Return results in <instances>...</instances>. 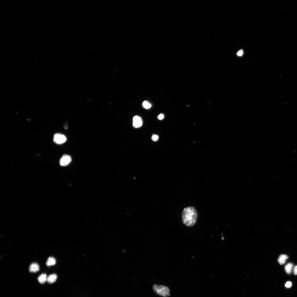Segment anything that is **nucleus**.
<instances>
[{
  "label": "nucleus",
  "instance_id": "obj_9",
  "mask_svg": "<svg viewBox=\"0 0 297 297\" xmlns=\"http://www.w3.org/2000/svg\"><path fill=\"white\" fill-rule=\"evenodd\" d=\"M294 265L293 263H288L285 266V271L288 274H290L292 272L294 268Z\"/></svg>",
  "mask_w": 297,
  "mask_h": 297
},
{
  "label": "nucleus",
  "instance_id": "obj_13",
  "mask_svg": "<svg viewBox=\"0 0 297 297\" xmlns=\"http://www.w3.org/2000/svg\"><path fill=\"white\" fill-rule=\"evenodd\" d=\"M159 137L157 135H154L153 136L152 139L153 141H156L159 139Z\"/></svg>",
  "mask_w": 297,
  "mask_h": 297
},
{
  "label": "nucleus",
  "instance_id": "obj_7",
  "mask_svg": "<svg viewBox=\"0 0 297 297\" xmlns=\"http://www.w3.org/2000/svg\"><path fill=\"white\" fill-rule=\"evenodd\" d=\"M57 278V275L56 274H51L47 277V282L49 283H53L56 281Z\"/></svg>",
  "mask_w": 297,
  "mask_h": 297
},
{
  "label": "nucleus",
  "instance_id": "obj_11",
  "mask_svg": "<svg viewBox=\"0 0 297 297\" xmlns=\"http://www.w3.org/2000/svg\"><path fill=\"white\" fill-rule=\"evenodd\" d=\"M47 278L46 274L45 273H43L40 275L38 278L37 279L40 283L41 284H43L47 281Z\"/></svg>",
  "mask_w": 297,
  "mask_h": 297
},
{
  "label": "nucleus",
  "instance_id": "obj_1",
  "mask_svg": "<svg viewBox=\"0 0 297 297\" xmlns=\"http://www.w3.org/2000/svg\"><path fill=\"white\" fill-rule=\"evenodd\" d=\"M198 216L195 208L192 207H186L183 210L182 213L183 222L187 226H192L196 224Z\"/></svg>",
  "mask_w": 297,
  "mask_h": 297
},
{
  "label": "nucleus",
  "instance_id": "obj_18",
  "mask_svg": "<svg viewBox=\"0 0 297 297\" xmlns=\"http://www.w3.org/2000/svg\"><path fill=\"white\" fill-rule=\"evenodd\" d=\"M64 128L66 129H67V125H66V124H65V125H64Z\"/></svg>",
  "mask_w": 297,
  "mask_h": 297
},
{
  "label": "nucleus",
  "instance_id": "obj_16",
  "mask_svg": "<svg viewBox=\"0 0 297 297\" xmlns=\"http://www.w3.org/2000/svg\"><path fill=\"white\" fill-rule=\"evenodd\" d=\"M158 117L159 120H161L164 118V115L163 114H161L159 115Z\"/></svg>",
  "mask_w": 297,
  "mask_h": 297
},
{
  "label": "nucleus",
  "instance_id": "obj_5",
  "mask_svg": "<svg viewBox=\"0 0 297 297\" xmlns=\"http://www.w3.org/2000/svg\"><path fill=\"white\" fill-rule=\"evenodd\" d=\"M143 122L142 119L138 116H135L133 119V125L136 128L141 127L142 125Z\"/></svg>",
  "mask_w": 297,
  "mask_h": 297
},
{
  "label": "nucleus",
  "instance_id": "obj_14",
  "mask_svg": "<svg viewBox=\"0 0 297 297\" xmlns=\"http://www.w3.org/2000/svg\"><path fill=\"white\" fill-rule=\"evenodd\" d=\"M285 285L286 288H289L291 287L292 285V283L291 282H288L285 283Z\"/></svg>",
  "mask_w": 297,
  "mask_h": 297
},
{
  "label": "nucleus",
  "instance_id": "obj_8",
  "mask_svg": "<svg viewBox=\"0 0 297 297\" xmlns=\"http://www.w3.org/2000/svg\"><path fill=\"white\" fill-rule=\"evenodd\" d=\"M288 258V257L287 255L282 254L279 256L278 261L279 264L281 265H283L285 263Z\"/></svg>",
  "mask_w": 297,
  "mask_h": 297
},
{
  "label": "nucleus",
  "instance_id": "obj_15",
  "mask_svg": "<svg viewBox=\"0 0 297 297\" xmlns=\"http://www.w3.org/2000/svg\"><path fill=\"white\" fill-rule=\"evenodd\" d=\"M243 51L242 50L239 51L237 53V55L239 56H242V55H243Z\"/></svg>",
  "mask_w": 297,
  "mask_h": 297
},
{
  "label": "nucleus",
  "instance_id": "obj_6",
  "mask_svg": "<svg viewBox=\"0 0 297 297\" xmlns=\"http://www.w3.org/2000/svg\"><path fill=\"white\" fill-rule=\"evenodd\" d=\"M40 270V266L37 263L34 262L31 264L29 267V271L31 273H36Z\"/></svg>",
  "mask_w": 297,
  "mask_h": 297
},
{
  "label": "nucleus",
  "instance_id": "obj_12",
  "mask_svg": "<svg viewBox=\"0 0 297 297\" xmlns=\"http://www.w3.org/2000/svg\"><path fill=\"white\" fill-rule=\"evenodd\" d=\"M143 106L145 109H148L152 107V105L147 101H144L143 103Z\"/></svg>",
  "mask_w": 297,
  "mask_h": 297
},
{
  "label": "nucleus",
  "instance_id": "obj_4",
  "mask_svg": "<svg viewBox=\"0 0 297 297\" xmlns=\"http://www.w3.org/2000/svg\"><path fill=\"white\" fill-rule=\"evenodd\" d=\"M71 161L72 158L71 156L68 155H64L61 158L59 163L62 166H66L71 163Z\"/></svg>",
  "mask_w": 297,
  "mask_h": 297
},
{
  "label": "nucleus",
  "instance_id": "obj_10",
  "mask_svg": "<svg viewBox=\"0 0 297 297\" xmlns=\"http://www.w3.org/2000/svg\"><path fill=\"white\" fill-rule=\"evenodd\" d=\"M56 263V260L53 257H48L46 262L47 266H50L54 265Z\"/></svg>",
  "mask_w": 297,
  "mask_h": 297
},
{
  "label": "nucleus",
  "instance_id": "obj_2",
  "mask_svg": "<svg viewBox=\"0 0 297 297\" xmlns=\"http://www.w3.org/2000/svg\"><path fill=\"white\" fill-rule=\"evenodd\" d=\"M153 289L154 292L159 295L164 297H167L170 295V289L166 286L154 285L153 286Z\"/></svg>",
  "mask_w": 297,
  "mask_h": 297
},
{
  "label": "nucleus",
  "instance_id": "obj_17",
  "mask_svg": "<svg viewBox=\"0 0 297 297\" xmlns=\"http://www.w3.org/2000/svg\"><path fill=\"white\" fill-rule=\"evenodd\" d=\"M293 273L295 275H297V265L294 268Z\"/></svg>",
  "mask_w": 297,
  "mask_h": 297
},
{
  "label": "nucleus",
  "instance_id": "obj_3",
  "mask_svg": "<svg viewBox=\"0 0 297 297\" xmlns=\"http://www.w3.org/2000/svg\"><path fill=\"white\" fill-rule=\"evenodd\" d=\"M53 141L56 143L61 144L65 143L67 140L66 137L61 133H57L55 134L53 138Z\"/></svg>",
  "mask_w": 297,
  "mask_h": 297
}]
</instances>
